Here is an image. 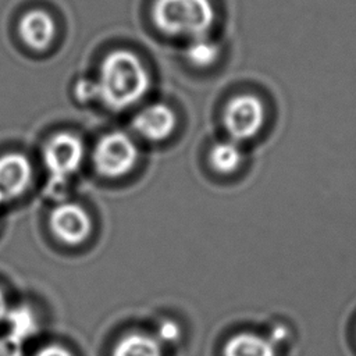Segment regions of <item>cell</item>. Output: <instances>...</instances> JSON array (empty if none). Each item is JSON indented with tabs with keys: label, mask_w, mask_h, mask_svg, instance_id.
<instances>
[{
	"label": "cell",
	"mask_w": 356,
	"mask_h": 356,
	"mask_svg": "<svg viewBox=\"0 0 356 356\" xmlns=\"http://www.w3.org/2000/svg\"><path fill=\"white\" fill-rule=\"evenodd\" d=\"M149 85V72L142 61L128 50H114L100 65L96 90L106 106L124 110L139 102Z\"/></svg>",
	"instance_id": "1"
},
{
	"label": "cell",
	"mask_w": 356,
	"mask_h": 356,
	"mask_svg": "<svg viewBox=\"0 0 356 356\" xmlns=\"http://www.w3.org/2000/svg\"><path fill=\"white\" fill-rule=\"evenodd\" d=\"M152 18L163 33L193 39L206 36L216 11L210 0H154Z\"/></svg>",
	"instance_id": "2"
},
{
	"label": "cell",
	"mask_w": 356,
	"mask_h": 356,
	"mask_svg": "<svg viewBox=\"0 0 356 356\" xmlns=\"http://www.w3.org/2000/svg\"><path fill=\"white\" fill-rule=\"evenodd\" d=\"M83 160V145L72 134L63 132L50 138L43 147V161L50 174V191H60Z\"/></svg>",
	"instance_id": "3"
},
{
	"label": "cell",
	"mask_w": 356,
	"mask_h": 356,
	"mask_svg": "<svg viewBox=\"0 0 356 356\" xmlns=\"http://www.w3.org/2000/svg\"><path fill=\"white\" fill-rule=\"evenodd\" d=\"M138 161L135 142L124 132H110L96 145L93 163L96 170L107 178H118L128 174Z\"/></svg>",
	"instance_id": "4"
},
{
	"label": "cell",
	"mask_w": 356,
	"mask_h": 356,
	"mask_svg": "<svg viewBox=\"0 0 356 356\" xmlns=\"http://www.w3.org/2000/svg\"><path fill=\"white\" fill-rule=\"evenodd\" d=\"M264 122V106L253 95H239L224 110V125L232 140H248L259 134Z\"/></svg>",
	"instance_id": "5"
},
{
	"label": "cell",
	"mask_w": 356,
	"mask_h": 356,
	"mask_svg": "<svg viewBox=\"0 0 356 356\" xmlns=\"http://www.w3.org/2000/svg\"><path fill=\"white\" fill-rule=\"evenodd\" d=\"M50 228L61 242L79 245L92 232V218L78 203H60L50 213Z\"/></svg>",
	"instance_id": "6"
},
{
	"label": "cell",
	"mask_w": 356,
	"mask_h": 356,
	"mask_svg": "<svg viewBox=\"0 0 356 356\" xmlns=\"http://www.w3.org/2000/svg\"><path fill=\"white\" fill-rule=\"evenodd\" d=\"M31 177L32 167L24 154H3L0 157V204L22 195L29 186Z\"/></svg>",
	"instance_id": "7"
},
{
	"label": "cell",
	"mask_w": 356,
	"mask_h": 356,
	"mask_svg": "<svg viewBox=\"0 0 356 356\" xmlns=\"http://www.w3.org/2000/svg\"><path fill=\"white\" fill-rule=\"evenodd\" d=\"M132 125L134 129L145 139L154 142L163 140L174 131L175 114L168 106L156 103L138 113L132 121Z\"/></svg>",
	"instance_id": "8"
},
{
	"label": "cell",
	"mask_w": 356,
	"mask_h": 356,
	"mask_svg": "<svg viewBox=\"0 0 356 356\" xmlns=\"http://www.w3.org/2000/svg\"><path fill=\"white\" fill-rule=\"evenodd\" d=\"M18 32L25 44L33 50H44L56 35L53 18L42 10L25 13L18 24Z\"/></svg>",
	"instance_id": "9"
},
{
	"label": "cell",
	"mask_w": 356,
	"mask_h": 356,
	"mask_svg": "<svg viewBox=\"0 0 356 356\" xmlns=\"http://www.w3.org/2000/svg\"><path fill=\"white\" fill-rule=\"evenodd\" d=\"M222 356H275V348L270 339L261 335L241 332L227 341Z\"/></svg>",
	"instance_id": "10"
},
{
	"label": "cell",
	"mask_w": 356,
	"mask_h": 356,
	"mask_svg": "<svg viewBox=\"0 0 356 356\" xmlns=\"http://www.w3.org/2000/svg\"><path fill=\"white\" fill-rule=\"evenodd\" d=\"M111 356H163V350L156 338L132 332L115 343Z\"/></svg>",
	"instance_id": "11"
},
{
	"label": "cell",
	"mask_w": 356,
	"mask_h": 356,
	"mask_svg": "<svg viewBox=\"0 0 356 356\" xmlns=\"http://www.w3.org/2000/svg\"><path fill=\"white\" fill-rule=\"evenodd\" d=\"M209 159L211 167L216 171L221 174H229L239 167L242 161V152L234 140H224L216 143L211 147Z\"/></svg>",
	"instance_id": "12"
},
{
	"label": "cell",
	"mask_w": 356,
	"mask_h": 356,
	"mask_svg": "<svg viewBox=\"0 0 356 356\" xmlns=\"http://www.w3.org/2000/svg\"><path fill=\"white\" fill-rule=\"evenodd\" d=\"M220 47L207 36H197L191 40L186 47L188 60L197 67H209L218 58Z\"/></svg>",
	"instance_id": "13"
},
{
	"label": "cell",
	"mask_w": 356,
	"mask_h": 356,
	"mask_svg": "<svg viewBox=\"0 0 356 356\" xmlns=\"http://www.w3.org/2000/svg\"><path fill=\"white\" fill-rule=\"evenodd\" d=\"M7 320L10 323V334L17 337L18 339L24 341L28 338L36 328L33 314L29 309L19 307L11 312H7Z\"/></svg>",
	"instance_id": "14"
},
{
	"label": "cell",
	"mask_w": 356,
	"mask_h": 356,
	"mask_svg": "<svg viewBox=\"0 0 356 356\" xmlns=\"http://www.w3.org/2000/svg\"><path fill=\"white\" fill-rule=\"evenodd\" d=\"M0 356H24L22 341L11 334L0 337Z\"/></svg>",
	"instance_id": "15"
},
{
	"label": "cell",
	"mask_w": 356,
	"mask_h": 356,
	"mask_svg": "<svg viewBox=\"0 0 356 356\" xmlns=\"http://www.w3.org/2000/svg\"><path fill=\"white\" fill-rule=\"evenodd\" d=\"M75 92H76V96L86 102V100H90L93 97H97V90H96V82H92V81H81L76 88H75Z\"/></svg>",
	"instance_id": "16"
},
{
	"label": "cell",
	"mask_w": 356,
	"mask_h": 356,
	"mask_svg": "<svg viewBox=\"0 0 356 356\" xmlns=\"http://www.w3.org/2000/svg\"><path fill=\"white\" fill-rule=\"evenodd\" d=\"M159 334L163 341H174L179 337V330L175 323L164 321L159 328Z\"/></svg>",
	"instance_id": "17"
},
{
	"label": "cell",
	"mask_w": 356,
	"mask_h": 356,
	"mask_svg": "<svg viewBox=\"0 0 356 356\" xmlns=\"http://www.w3.org/2000/svg\"><path fill=\"white\" fill-rule=\"evenodd\" d=\"M33 356H72V353L60 345H47L39 349Z\"/></svg>",
	"instance_id": "18"
},
{
	"label": "cell",
	"mask_w": 356,
	"mask_h": 356,
	"mask_svg": "<svg viewBox=\"0 0 356 356\" xmlns=\"http://www.w3.org/2000/svg\"><path fill=\"white\" fill-rule=\"evenodd\" d=\"M6 314H7V303H6L4 293L0 289V321L6 317Z\"/></svg>",
	"instance_id": "19"
}]
</instances>
